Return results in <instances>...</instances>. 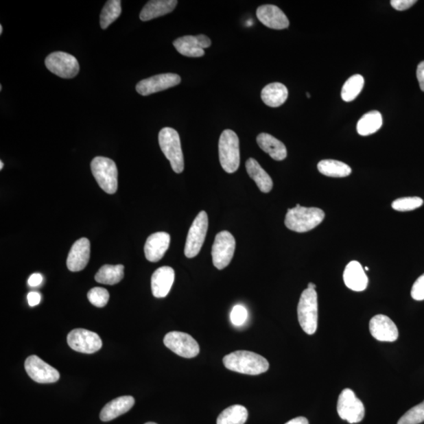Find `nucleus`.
Wrapping results in <instances>:
<instances>
[{
  "label": "nucleus",
  "mask_w": 424,
  "mask_h": 424,
  "mask_svg": "<svg viewBox=\"0 0 424 424\" xmlns=\"http://www.w3.org/2000/svg\"><path fill=\"white\" fill-rule=\"evenodd\" d=\"M423 200L418 197L399 198L393 201L392 209L399 211H410L421 208Z\"/></svg>",
  "instance_id": "obj_34"
},
{
  "label": "nucleus",
  "mask_w": 424,
  "mask_h": 424,
  "mask_svg": "<svg viewBox=\"0 0 424 424\" xmlns=\"http://www.w3.org/2000/svg\"><path fill=\"white\" fill-rule=\"evenodd\" d=\"M307 97H309H309H311V95H309V93H307Z\"/></svg>",
  "instance_id": "obj_47"
},
{
  "label": "nucleus",
  "mask_w": 424,
  "mask_h": 424,
  "mask_svg": "<svg viewBox=\"0 0 424 424\" xmlns=\"http://www.w3.org/2000/svg\"><path fill=\"white\" fill-rule=\"evenodd\" d=\"M27 298H28V303L30 307L39 305L41 301V296L39 292H30Z\"/></svg>",
  "instance_id": "obj_39"
},
{
  "label": "nucleus",
  "mask_w": 424,
  "mask_h": 424,
  "mask_svg": "<svg viewBox=\"0 0 424 424\" xmlns=\"http://www.w3.org/2000/svg\"><path fill=\"white\" fill-rule=\"evenodd\" d=\"M208 229V215L204 211H200L196 217L188 233L186 246H185V255L187 258H194L199 254L205 241Z\"/></svg>",
  "instance_id": "obj_7"
},
{
  "label": "nucleus",
  "mask_w": 424,
  "mask_h": 424,
  "mask_svg": "<svg viewBox=\"0 0 424 424\" xmlns=\"http://www.w3.org/2000/svg\"><path fill=\"white\" fill-rule=\"evenodd\" d=\"M383 117L378 111H371L364 115L357 122V133L368 136L376 133L382 127Z\"/></svg>",
  "instance_id": "obj_27"
},
{
  "label": "nucleus",
  "mask_w": 424,
  "mask_h": 424,
  "mask_svg": "<svg viewBox=\"0 0 424 424\" xmlns=\"http://www.w3.org/2000/svg\"><path fill=\"white\" fill-rule=\"evenodd\" d=\"M258 19L272 30H285L290 26V21L282 10L274 5H263L257 9Z\"/></svg>",
  "instance_id": "obj_18"
},
{
  "label": "nucleus",
  "mask_w": 424,
  "mask_h": 424,
  "mask_svg": "<svg viewBox=\"0 0 424 424\" xmlns=\"http://www.w3.org/2000/svg\"><path fill=\"white\" fill-rule=\"evenodd\" d=\"M88 298L92 305L104 307L110 300V293L103 287H95L89 292Z\"/></svg>",
  "instance_id": "obj_35"
},
{
  "label": "nucleus",
  "mask_w": 424,
  "mask_h": 424,
  "mask_svg": "<svg viewBox=\"0 0 424 424\" xmlns=\"http://www.w3.org/2000/svg\"><path fill=\"white\" fill-rule=\"evenodd\" d=\"M123 265H105L95 275V281L103 285H114L123 279Z\"/></svg>",
  "instance_id": "obj_29"
},
{
  "label": "nucleus",
  "mask_w": 424,
  "mask_h": 424,
  "mask_svg": "<svg viewBox=\"0 0 424 424\" xmlns=\"http://www.w3.org/2000/svg\"><path fill=\"white\" fill-rule=\"evenodd\" d=\"M285 424H309V421L307 418L300 416L292 419V420L286 423Z\"/></svg>",
  "instance_id": "obj_42"
},
{
  "label": "nucleus",
  "mask_w": 424,
  "mask_h": 424,
  "mask_svg": "<svg viewBox=\"0 0 424 424\" xmlns=\"http://www.w3.org/2000/svg\"><path fill=\"white\" fill-rule=\"evenodd\" d=\"M424 421V401L405 413L398 424H419Z\"/></svg>",
  "instance_id": "obj_33"
},
{
  "label": "nucleus",
  "mask_w": 424,
  "mask_h": 424,
  "mask_svg": "<svg viewBox=\"0 0 424 424\" xmlns=\"http://www.w3.org/2000/svg\"><path fill=\"white\" fill-rule=\"evenodd\" d=\"M236 242L230 232L222 231L216 235L212 246V261L215 268L224 270L229 265L235 255Z\"/></svg>",
  "instance_id": "obj_10"
},
{
  "label": "nucleus",
  "mask_w": 424,
  "mask_h": 424,
  "mask_svg": "<svg viewBox=\"0 0 424 424\" xmlns=\"http://www.w3.org/2000/svg\"><path fill=\"white\" fill-rule=\"evenodd\" d=\"M365 270H366V271L368 270V268H367V266H366V268H365Z\"/></svg>",
  "instance_id": "obj_49"
},
{
  "label": "nucleus",
  "mask_w": 424,
  "mask_h": 424,
  "mask_svg": "<svg viewBox=\"0 0 424 424\" xmlns=\"http://www.w3.org/2000/svg\"><path fill=\"white\" fill-rule=\"evenodd\" d=\"M45 64L52 73L64 79L75 78L80 71L78 59L72 54L62 51L49 54L45 60Z\"/></svg>",
  "instance_id": "obj_9"
},
{
  "label": "nucleus",
  "mask_w": 424,
  "mask_h": 424,
  "mask_svg": "<svg viewBox=\"0 0 424 424\" xmlns=\"http://www.w3.org/2000/svg\"><path fill=\"white\" fill-rule=\"evenodd\" d=\"M164 344L178 356L193 358L200 353L198 342L193 337L182 331H171L165 336Z\"/></svg>",
  "instance_id": "obj_11"
},
{
  "label": "nucleus",
  "mask_w": 424,
  "mask_h": 424,
  "mask_svg": "<svg viewBox=\"0 0 424 424\" xmlns=\"http://www.w3.org/2000/svg\"><path fill=\"white\" fill-rule=\"evenodd\" d=\"M91 172L96 182L106 193L114 194L118 188V171L113 160L97 156L91 164Z\"/></svg>",
  "instance_id": "obj_6"
},
{
  "label": "nucleus",
  "mask_w": 424,
  "mask_h": 424,
  "mask_svg": "<svg viewBox=\"0 0 424 424\" xmlns=\"http://www.w3.org/2000/svg\"><path fill=\"white\" fill-rule=\"evenodd\" d=\"M159 145L166 158L170 161L172 170L177 174L182 173L184 157L177 130L171 128H163L159 133Z\"/></svg>",
  "instance_id": "obj_5"
},
{
  "label": "nucleus",
  "mask_w": 424,
  "mask_h": 424,
  "mask_svg": "<svg viewBox=\"0 0 424 424\" xmlns=\"http://www.w3.org/2000/svg\"><path fill=\"white\" fill-rule=\"evenodd\" d=\"M176 0H153L145 5L140 13V19L148 21L169 14L177 6Z\"/></svg>",
  "instance_id": "obj_23"
},
{
  "label": "nucleus",
  "mask_w": 424,
  "mask_h": 424,
  "mask_svg": "<svg viewBox=\"0 0 424 424\" xmlns=\"http://www.w3.org/2000/svg\"><path fill=\"white\" fill-rule=\"evenodd\" d=\"M325 212L318 208H306L296 204L287 210L285 224L287 229L297 233H306L314 229L325 219Z\"/></svg>",
  "instance_id": "obj_2"
},
{
  "label": "nucleus",
  "mask_w": 424,
  "mask_h": 424,
  "mask_svg": "<svg viewBox=\"0 0 424 424\" xmlns=\"http://www.w3.org/2000/svg\"><path fill=\"white\" fill-rule=\"evenodd\" d=\"M248 311L242 305H237L233 308L231 313V320L233 325L241 326L246 322Z\"/></svg>",
  "instance_id": "obj_36"
},
{
  "label": "nucleus",
  "mask_w": 424,
  "mask_h": 424,
  "mask_svg": "<svg viewBox=\"0 0 424 424\" xmlns=\"http://www.w3.org/2000/svg\"><path fill=\"white\" fill-rule=\"evenodd\" d=\"M411 296L413 300L416 301H424V274L419 277L413 284Z\"/></svg>",
  "instance_id": "obj_37"
},
{
  "label": "nucleus",
  "mask_w": 424,
  "mask_h": 424,
  "mask_svg": "<svg viewBox=\"0 0 424 424\" xmlns=\"http://www.w3.org/2000/svg\"><path fill=\"white\" fill-rule=\"evenodd\" d=\"M365 84V80L362 75L356 74L346 80L341 91L342 99L350 102L360 95Z\"/></svg>",
  "instance_id": "obj_31"
},
{
  "label": "nucleus",
  "mask_w": 424,
  "mask_h": 424,
  "mask_svg": "<svg viewBox=\"0 0 424 424\" xmlns=\"http://www.w3.org/2000/svg\"><path fill=\"white\" fill-rule=\"evenodd\" d=\"M181 83V78L175 73H164L141 80L136 91L141 95L148 96L173 88Z\"/></svg>",
  "instance_id": "obj_14"
},
{
  "label": "nucleus",
  "mask_w": 424,
  "mask_h": 424,
  "mask_svg": "<svg viewBox=\"0 0 424 424\" xmlns=\"http://www.w3.org/2000/svg\"><path fill=\"white\" fill-rule=\"evenodd\" d=\"M298 322L308 335L316 333L318 320L317 292L307 289L302 293L297 308Z\"/></svg>",
  "instance_id": "obj_3"
},
{
  "label": "nucleus",
  "mask_w": 424,
  "mask_h": 424,
  "mask_svg": "<svg viewBox=\"0 0 424 424\" xmlns=\"http://www.w3.org/2000/svg\"><path fill=\"white\" fill-rule=\"evenodd\" d=\"M307 289L315 290V289H316V285H315L312 282L309 283Z\"/></svg>",
  "instance_id": "obj_43"
},
{
  "label": "nucleus",
  "mask_w": 424,
  "mask_h": 424,
  "mask_svg": "<svg viewBox=\"0 0 424 424\" xmlns=\"http://www.w3.org/2000/svg\"><path fill=\"white\" fill-rule=\"evenodd\" d=\"M289 96V91L281 83L266 85L261 93V97L266 106L279 107L284 104Z\"/></svg>",
  "instance_id": "obj_25"
},
{
  "label": "nucleus",
  "mask_w": 424,
  "mask_h": 424,
  "mask_svg": "<svg viewBox=\"0 0 424 424\" xmlns=\"http://www.w3.org/2000/svg\"><path fill=\"white\" fill-rule=\"evenodd\" d=\"M2 89H3V86L1 85V86H0V91H2Z\"/></svg>",
  "instance_id": "obj_48"
},
{
  "label": "nucleus",
  "mask_w": 424,
  "mask_h": 424,
  "mask_svg": "<svg viewBox=\"0 0 424 424\" xmlns=\"http://www.w3.org/2000/svg\"><path fill=\"white\" fill-rule=\"evenodd\" d=\"M224 364L231 371L251 376L264 373L270 367L269 362L265 357L247 351H237L230 353L224 357Z\"/></svg>",
  "instance_id": "obj_1"
},
{
  "label": "nucleus",
  "mask_w": 424,
  "mask_h": 424,
  "mask_svg": "<svg viewBox=\"0 0 424 424\" xmlns=\"http://www.w3.org/2000/svg\"><path fill=\"white\" fill-rule=\"evenodd\" d=\"M416 0H391L390 4L397 10H405L413 6Z\"/></svg>",
  "instance_id": "obj_38"
},
{
  "label": "nucleus",
  "mask_w": 424,
  "mask_h": 424,
  "mask_svg": "<svg viewBox=\"0 0 424 424\" xmlns=\"http://www.w3.org/2000/svg\"><path fill=\"white\" fill-rule=\"evenodd\" d=\"M248 417V412L246 407L232 405L221 412L217 419V424H244Z\"/></svg>",
  "instance_id": "obj_30"
},
{
  "label": "nucleus",
  "mask_w": 424,
  "mask_h": 424,
  "mask_svg": "<svg viewBox=\"0 0 424 424\" xmlns=\"http://www.w3.org/2000/svg\"><path fill=\"white\" fill-rule=\"evenodd\" d=\"M257 143L261 149L268 154L271 158L281 161L287 157L286 146L282 141L276 139L271 134L262 133L257 137Z\"/></svg>",
  "instance_id": "obj_24"
},
{
  "label": "nucleus",
  "mask_w": 424,
  "mask_h": 424,
  "mask_svg": "<svg viewBox=\"0 0 424 424\" xmlns=\"http://www.w3.org/2000/svg\"><path fill=\"white\" fill-rule=\"evenodd\" d=\"M369 330L375 339L382 342H394L399 338V330L389 317L378 314L369 322Z\"/></svg>",
  "instance_id": "obj_16"
},
{
  "label": "nucleus",
  "mask_w": 424,
  "mask_h": 424,
  "mask_svg": "<svg viewBox=\"0 0 424 424\" xmlns=\"http://www.w3.org/2000/svg\"><path fill=\"white\" fill-rule=\"evenodd\" d=\"M220 164L226 172L233 174L240 166V145L237 134L232 130L222 133L219 143Z\"/></svg>",
  "instance_id": "obj_4"
},
{
  "label": "nucleus",
  "mask_w": 424,
  "mask_h": 424,
  "mask_svg": "<svg viewBox=\"0 0 424 424\" xmlns=\"http://www.w3.org/2000/svg\"><path fill=\"white\" fill-rule=\"evenodd\" d=\"M174 47L182 56L189 58H200L204 56V49L211 45V41L205 35L186 36L173 42Z\"/></svg>",
  "instance_id": "obj_15"
},
{
  "label": "nucleus",
  "mask_w": 424,
  "mask_h": 424,
  "mask_svg": "<svg viewBox=\"0 0 424 424\" xmlns=\"http://www.w3.org/2000/svg\"><path fill=\"white\" fill-rule=\"evenodd\" d=\"M344 281L348 289L355 292L366 290L368 284L365 270H364L361 263L357 262V261H351L346 266Z\"/></svg>",
  "instance_id": "obj_21"
},
{
  "label": "nucleus",
  "mask_w": 424,
  "mask_h": 424,
  "mask_svg": "<svg viewBox=\"0 0 424 424\" xmlns=\"http://www.w3.org/2000/svg\"><path fill=\"white\" fill-rule=\"evenodd\" d=\"M145 424H157V423H154V422H149V423H146Z\"/></svg>",
  "instance_id": "obj_46"
},
{
  "label": "nucleus",
  "mask_w": 424,
  "mask_h": 424,
  "mask_svg": "<svg viewBox=\"0 0 424 424\" xmlns=\"http://www.w3.org/2000/svg\"><path fill=\"white\" fill-rule=\"evenodd\" d=\"M135 403L132 396H122L107 403L100 412V420L108 422L128 412Z\"/></svg>",
  "instance_id": "obj_22"
},
{
  "label": "nucleus",
  "mask_w": 424,
  "mask_h": 424,
  "mask_svg": "<svg viewBox=\"0 0 424 424\" xmlns=\"http://www.w3.org/2000/svg\"><path fill=\"white\" fill-rule=\"evenodd\" d=\"M318 169L322 175L333 178H344L349 176L352 172L351 167L344 162L335 160H323L318 165Z\"/></svg>",
  "instance_id": "obj_28"
},
{
  "label": "nucleus",
  "mask_w": 424,
  "mask_h": 424,
  "mask_svg": "<svg viewBox=\"0 0 424 424\" xmlns=\"http://www.w3.org/2000/svg\"><path fill=\"white\" fill-rule=\"evenodd\" d=\"M25 368L29 377L39 384L56 383L60 378L57 369L53 368L36 355L30 356L25 362Z\"/></svg>",
  "instance_id": "obj_13"
},
{
  "label": "nucleus",
  "mask_w": 424,
  "mask_h": 424,
  "mask_svg": "<svg viewBox=\"0 0 424 424\" xmlns=\"http://www.w3.org/2000/svg\"><path fill=\"white\" fill-rule=\"evenodd\" d=\"M3 166L4 165H3V161H0V170H3Z\"/></svg>",
  "instance_id": "obj_44"
},
{
  "label": "nucleus",
  "mask_w": 424,
  "mask_h": 424,
  "mask_svg": "<svg viewBox=\"0 0 424 424\" xmlns=\"http://www.w3.org/2000/svg\"><path fill=\"white\" fill-rule=\"evenodd\" d=\"M43 282V276L40 274H32L28 280V284L30 287H37L41 285Z\"/></svg>",
  "instance_id": "obj_41"
},
{
  "label": "nucleus",
  "mask_w": 424,
  "mask_h": 424,
  "mask_svg": "<svg viewBox=\"0 0 424 424\" xmlns=\"http://www.w3.org/2000/svg\"><path fill=\"white\" fill-rule=\"evenodd\" d=\"M171 237L166 232H157L146 240L144 252L146 259L152 263L158 262L169 248Z\"/></svg>",
  "instance_id": "obj_17"
},
{
  "label": "nucleus",
  "mask_w": 424,
  "mask_h": 424,
  "mask_svg": "<svg viewBox=\"0 0 424 424\" xmlns=\"http://www.w3.org/2000/svg\"><path fill=\"white\" fill-rule=\"evenodd\" d=\"M175 281V270L170 266L157 269L151 279L152 292L156 298H165L171 291Z\"/></svg>",
  "instance_id": "obj_20"
},
{
  "label": "nucleus",
  "mask_w": 424,
  "mask_h": 424,
  "mask_svg": "<svg viewBox=\"0 0 424 424\" xmlns=\"http://www.w3.org/2000/svg\"><path fill=\"white\" fill-rule=\"evenodd\" d=\"M3 26H2V25H0V35H2V34H3Z\"/></svg>",
  "instance_id": "obj_45"
},
{
  "label": "nucleus",
  "mask_w": 424,
  "mask_h": 424,
  "mask_svg": "<svg viewBox=\"0 0 424 424\" xmlns=\"http://www.w3.org/2000/svg\"><path fill=\"white\" fill-rule=\"evenodd\" d=\"M122 12L121 1L119 0H110L103 8L100 16V25L102 30H106L115 21Z\"/></svg>",
  "instance_id": "obj_32"
},
{
  "label": "nucleus",
  "mask_w": 424,
  "mask_h": 424,
  "mask_svg": "<svg viewBox=\"0 0 424 424\" xmlns=\"http://www.w3.org/2000/svg\"><path fill=\"white\" fill-rule=\"evenodd\" d=\"M91 255V244L88 238H80L71 248L67 259V266L70 271L83 270L88 265Z\"/></svg>",
  "instance_id": "obj_19"
},
{
  "label": "nucleus",
  "mask_w": 424,
  "mask_h": 424,
  "mask_svg": "<svg viewBox=\"0 0 424 424\" xmlns=\"http://www.w3.org/2000/svg\"><path fill=\"white\" fill-rule=\"evenodd\" d=\"M69 346L75 351L94 353L102 346L100 336L94 331L84 329L71 331L67 337Z\"/></svg>",
  "instance_id": "obj_12"
},
{
  "label": "nucleus",
  "mask_w": 424,
  "mask_h": 424,
  "mask_svg": "<svg viewBox=\"0 0 424 424\" xmlns=\"http://www.w3.org/2000/svg\"><path fill=\"white\" fill-rule=\"evenodd\" d=\"M337 412L342 420L350 423H360L365 417V406L349 388L342 391L337 404Z\"/></svg>",
  "instance_id": "obj_8"
},
{
  "label": "nucleus",
  "mask_w": 424,
  "mask_h": 424,
  "mask_svg": "<svg viewBox=\"0 0 424 424\" xmlns=\"http://www.w3.org/2000/svg\"><path fill=\"white\" fill-rule=\"evenodd\" d=\"M416 77L419 84H420V88L424 92V61L418 65Z\"/></svg>",
  "instance_id": "obj_40"
},
{
  "label": "nucleus",
  "mask_w": 424,
  "mask_h": 424,
  "mask_svg": "<svg viewBox=\"0 0 424 424\" xmlns=\"http://www.w3.org/2000/svg\"><path fill=\"white\" fill-rule=\"evenodd\" d=\"M246 170L248 176L251 177L254 182L257 183L260 191L268 193L273 188V181L268 175V173L260 166L257 161L249 158L246 161Z\"/></svg>",
  "instance_id": "obj_26"
}]
</instances>
